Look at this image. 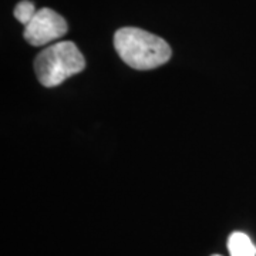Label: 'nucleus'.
I'll use <instances>...</instances> for the list:
<instances>
[{
  "mask_svg": "<svg viewBox=\"0 0 256 256\" xmlns=\"http://www.w3.org/2000/svg\"><path fill=\"white\" fill-rule=\"evenodd\" d=\"M86 60L73 42H58L44 48L36 57L37 80L44 87H56L68 77L84 70Z\"/></svg>",
  "mask_w": 256,
  "mask_h": 256,
  "instance_id": "2",
  "label": "nucleus"
},
{
  "mask_svg": "<svg viewBox=\"0 0 256 256\" xmlns=\"http://www.w3.org/2000/svg\"><path fill=\"white\" fill-rule=\"evenodd\" d=\"M34 14H36L34 4L28 0L20 2L14 8V18H18L20 23H23L24 26L30 23V20L34 18Z\"/></svg>",
  "mask_w": 256,
  "mask_h": 256,
  "instance_id": "5",
  "label": "nucleus"
},
{
  "mask_svg": "<svg viewBox=\"0 0 256 256\" xmlns=\"http://www.w3.org/2000/svg\"><path fill=\"white\" fill-rule=\"evenodd\" d=\"M114 47L122 62L136 70H151L171 58V47L164 38L138 28H118Z\"/></svg>",
  "mask_w": 256,
  "mask_h": 256,
  "instance_id": "1",
  "label": "nucleus"
},
{
  "mask_svg": "<svg viewBox=\"0 0 256 256\" xmlns=\"http://www.w3.org/2000/svg\"><path fill=\"white\" fill-rule=\"evenodd\" d=\"M230 256H256V246L244 232H234L228 239Z\"/></svg>",
  "mask_w": 256,
  "mask_h": 256,
  "instance_id": "4",
  "label": "nucleus"
},
{
  "mask_svg": "<svg viewBox=\"0 0 256 256\" xmlns=\"http://www.w3.org/2000/svg\"><path fill=\"white\" fill-rule=\"evenodd\" d=\"M212 256H220V255H212Z\"/></svg>",
  "mask_w": 256,
  "mask_h": 256,
  "instance_id": "6",
  "label": "nucleus"
},
{
  "mask_svg": "<svg viewBox=\"0 0 256 256\" xmlns=\"http://www.w3.org/2000/svg\"><path fill=\"white\" fill-rule=\"evenodd\" d=\"M67 33V23L63 16L52 9L37 10L34 18L24 28V38L33 46H44Z\"/></svg>",
  "mask_w": 256,
  "mask_h": 256,
  "instance_id": "3",
  "label": "nucleus"
}]
</instances>
